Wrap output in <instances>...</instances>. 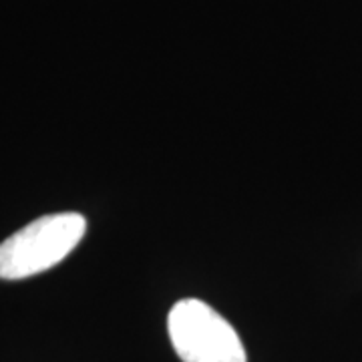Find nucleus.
<instances>
[{"label": "nucleus", "instance_id": "obj_1", "mask_svg": "<svg viewBox=\"0 0 362 362\" xmlns=\"http://www.w3.org/2000/svg\"><path fill=\"white\" fill-rule=\"evenodd\" d=\"M87 220L77 211L42 216L0 244V278L23 280L51 270L78 246Z\"/></svg>", "mask_w": 362, "mask_h": 362}, {"label": "nucleus", "instance_id": "obj_2", "mask_svg": "<svg viewBox=\"0 0 362 362\" xmlns=\"http://www.w3.org/2000/svg\"><path fill=\"white\" fill-rule=\"evenodd\" d=\"M171 346L183 362H247L240 334L204 300L185 298L168 316Z\"/></svg>", "mask_w": 362, "mask_h": 362}]
</instances>
